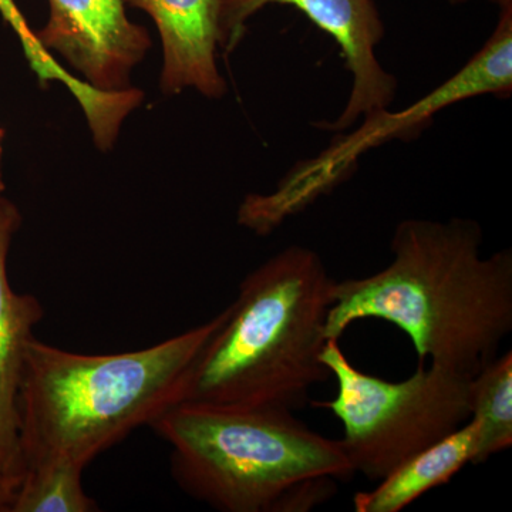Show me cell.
Listing matches in <instances>:
<instances>
[{
	"mask_svg": "<svg viewBox=\"0 0 512 512\" xmlns=\"http://www.w3.org/2000/svg\"><path fill=\"white\" fill-rule=\"evenodd\" d=\"M322 362L338 382V396L313 406L342 421L340 444L367 480H383L470 420L473 377L419 363L409 379L390 382L357 369L336 339L326 343Z\"/></svg>",
	"mask_w": 512,
	"mask_h": 512,
	"instance_id": "obj_5",
	"label": "cell"
},
{
	"mask_svg": "<svg viewBox=\"0 0 512 512\" xmlns=\"http://www.w3.org/2000/svg\"><path fill=\"white\" fill-rule=\"evenodd\" d=\"M3 184H2V178H0V204H2V201L5 200V198H3Z\"/></svg>",
	"mask_w": 512,
	"mask_h": 512,
	"instance_id": "obj_17",
	"label": "cell"
},
{
	"mask_svg": "<svg viewBox=\"0 0 512 512\" xmlns=\"http://www.w3.org/2000/svg\"><path fill=\"white\" fill-rule=\"evenodd\" d=\"M151 429L178 484L222 512H308L356 474L339 440L289 410L180 402Z\"/></svg>",
	"mask_w": 512,
	"mask_h": 512,
	"instance_id": "obj_4",
	"label": "cell"
},
{
	"mask_svg": "<svg viewBox=\"0 0 512 512\" xmlns=\"http://www.w3.org/2000/svg\"><path fill=\"white\" fill-rule=\"evenodd\" d=\"M156 23L163 42L161 90L178 94L195 89L220 99L227 83L217 66L220 0H126Z\"/></svg>",
	"mask_w": 512,
	"mask_h": 512,
	"instance_id": "obj_10",
	"label": "cell"
},
{
	"mask_svg": "<svg viewBox=\"0 0 512 512\" xmlns=\"http://www.w3.org/2000/svg\"><path fill=\"white\" fill-rule=\"evenodd\" d=\"M483 238L466 218L399 222L386 268L333 282L326 336L384 320L412 340L419 363L476 376L512 330V252L483 256Z\"/></svg>",
	"mask_w": 512,
	"mask_h": 512,
	"instance_id": "obj_1",
	"label": "cell"
},
{
	"mask_svg": "<svg viewBox=\"0 0 512 512\" xmlns=\"http://www.w3.org/2000/svg\"><path fill=\"white\" fill-rule=\"evenodd\" d=\"M227 309L146 349L87 355L33 338L20 383L19 443L25 468L66 461L86 468L138 427L183 402L202 350Z\"/></svg>",
	"mask_w": 512,
	"mask_h": 512,
	"instance_id": "obj_2",
	"label": "cell"
},
{
	"mask_svg": "<svg viewBox=\"0 0 512 512\" xmlns=\"http://www.w3.org/2000/svg\"><path fill=\"white\" fill-rule=\"evenodd\" d=\"M13 493L9 487L0 481V512H9L10 504L13 501Z\"/></svg>",
	"mask_w": 512,
	"mask_h": 512,
	"instance_id": "obj_15",
	"label": "cell"
},
{
	"mask_svg": "<svg viewBox=\"0 0 512 512\" xmlns=\"http://www.w3.org/2000/svg\"><path fill=\"white\" fill-rule=\"evenodd\" d=\"M19 214L9 201L0 204V481L13 493L23 476L18 399L33 330L43 318L39 299L13 291L8 278L10 241Z\"/></svg>",
	"mask_w": 512,
	"mask_h": 512,
	"instance_id": "obj_9",
	"label": "cell"
},
{
	"mask_svg": "<svg viewBox=\"0 0 512 512\" xmlns=\"http://www.w3.org/2000/svg\"><path fill=\"white\" fill-rule=\"evenodd\" d=\"M2 136H3V133H2V130H0V156H2Z\"/></svg>",
	"mask_w": 512,
	"mask_h": 512,
	"instance_id": "obj_18",
	"label": "cell"
},
{
	"mask_svg": "<svg viewBox=\"0 0 512 512\" xmlns=\"http://www.w3.org/2000/svg\"><path fill=\"white\" fill-rule=\"evenodd\" d=\"M447 2L451 3V5H464V3L473 2V0H447ZM485 2L495 3V5H498L501 0H485Z\"/></svg>",
	"mask_w": 512,
	"mask_h": 512,
	"instance_id": "obj_16",
	"label": "cell"
},
{
	"mask_svg": "<svg viewBox=\"0 0 512 512\" xmlns=\"http://www.w3.org/2000/svg\"><path fill=\"white\" fill-rule=\"evenodd\" d=\"M318 252L291 245L239 285L207 343L183 402L296 412L332 372L322 362L332 286Z\"/></svg>",
	"mask_w": 512,
	"mask_h": 512,
	"instance_id": "obj_3",
	"label": "cell"
},
{
	"mask_svg": "<svg viewBox=\"0 0 512 512\" xmlns=\"http://www.w3.org/2000/svg\"><path fill=\"white\" fill-rule=\"evenodd\" d=\"M0 13L19 36L26 59L39 77V82L45 84L57 80L63 83L82 106L93 133L94 143L103 151L110 150L119 136L121 123L131 111L140 106L143 93L137 89L123 92H100L94 89L90 84L67 73L55 62L46 47L37 39V35L30 30L15 0H0Z\"/></svg>",
	"mask_w": 512,
	"mask_h": 512,
	"instance_id": "obj_12",
	"label": "cell"
},
{
	"mask_svg": "<svg viewBox=\"0 0 512 512\" xmlns=\"http://www.w3.org/2000/svg\"><path fill=\"white\" fill-rule=\"evenodd\" d=\"M470 420L477 424L473 464L508 450L512 444V352L497 356L470 380Z\"/></svg>",
	"mask_w": 512,
	"mask_h": 512,
	"instance_id": "obj_13",
	"label": "cell"
},
{
	"mask_svg": "<svg viewBox=\"0 0 512 512\" xmlns=\"http://www.w3.org/2000/svg\"><path fill=\"white\" fill-rule=\"evenodd\" d=\"M49 6V22L37 33L40 43L59 52L94 89H131V72L151 40L127 18L124 0H49Z\"/></svg>",
	"mask_w": 512,
	"mask_h": 512,
	"instance_id": "obj_8",
	"label": "cell"
},
{
	"mask_svg": "<svg viewBox=\"0 0 512 512\" xmlns=\"http://www.w3.org/2000/svg\"><path fill=\"white\" fill-rule=\"evenodd\" d=\"M269 5L292 6L328 33L352 73L353 84L345 109L333 123L316 126L329 131L349 130L357 120L389 109L397 93V79L376 56L384 37V23L373 0H220L218 47L234 52L245 36L251 16Z\"/></svg>",
	"mask_w": 512,
	"mask_h": 512,
	"instance_id": "obj_7",
	"label": "cell"
},
{
	"mask_svg": "<svg viewBox=\"0 0 512 512\" xmlns=\"http://www.w3.org/2000/svg\"><path fill=\"white\" fill-rule=\"evenodd\" d=\"M478 441L477 424L468 420L439 443L404 461L370 491L353 497L356 512H399L421 495L450 483L467 464H473Z\"/></svg>",
	"mask_w": 512,
	"mask_h": 512,
	"instance_id": "obj_11",
	"label": "cell"
},
{
	"mask_svg": "<svg viewBox=\"0 0 512 512\" xmlns=\"http://www.w3.org/2000/svg\"><path fill=\"white\" fill-rule=\"evenodd\" d=\"M500 18L484 46L456 74L399 111L377 110L349 136L333 141L318 157L296 165L274 192L248 195L238 222L258 235H269L348 178L357 160L393 140H416L447 107L473 97L512 93V0H501Z\"/></svg>",
	"mask_w": 512,
	"mask_h": 512,
	"instance_id": "obj_6",
	"label": "cell"
},
{
	"mask_svg": "<svg viewBox=\"0 0 512 512\" xmlns=\"http://www.w3.org/2000/svg\"><path fill=\"white\" fill-rule=\"evenodd\" d=\"M83 467L47 461L25 468L9 512H92L97 504L83 487Z\"/></svg>",
	"mask_w": 512,
	"mask_h": 512,
	"instance_id": "obj_14",
	"label": "cell"
}]
</instances>
